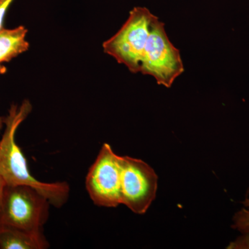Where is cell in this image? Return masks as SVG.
I'll return each mask as SVG.
<instances>
[{
  "label": "cell",
  "instance_id": "cell-1",
  "mask_svg": "<svg viewBox=\"0 0 249 249\" xmlns=\"http://www.w3.org/2000/svg\"><path fill=\"white\" fill-rule=\"evenodd\" d=\"M28 100L20 106L12 105L5 117L4 133L0 140V175L8 186L33 187L47 198L51 205L60 208L67 202L70 188L67 182L45 183L36 179L29 171L26 157L16 142V134L21 124L32 111Z\"/></svg>",
  "mask_w": 249,
  "mask_h": 249
},
{
  "label": "cell",
  "instance_id": "cell-2",
  "mask_svg": "<svg viewBox=\"0 0 249 249\" xmlns=\"http://www.w3.org/2000/svg\"><path fill=\"white\" fill-rule=\"evenodd\" d=\"M50 205L33 187L6 185L0 203V226L41 231L48 220Z\"/></svg>",
  "mask_w": 249,
  "mask_h": 249
},
{
  "label": "cell",
  "instance_id": "cell-3",
  "mask_svg": "<svg viewBox=\"0 0 249 249\" xmlns=\"http://www.w3.org/2000/svg\"><path fill=\"white\" fill-rule=\"evenodd\" d=\"M156 16L145 7H135L115 35L103 43V50L134 73L140 72L144 49Z\"/></svg>",
  "mask_w": 249,
  "mask_h": 249
},
{
  "label": "cell",
  "instance_id": "cell-4",
  "mask_svg": "<svg viewBox=\"0 0 249 249\" xmlns=\"http://www.w3.org/2000/svg\"><path fill=\"white\" fill-rule=\"evenodd\" d=\"M183 72L179 50L170 42L164 23L156 16L144 49L140 73L154 77L159 85L170 88Z\"/></svg>",
  "mask_w": 249,
  "mask_h": 249
},
{
  "label": "cell",
  "instance_id": "cell-5",
  "mask_svg": "<svg viewBox=\"0 0 249 249\" xmlns=\"http://www.w3.org/2000/svg\"><path fill=\"white\" fill-rule=\"evenodd\" d=\"M86 188L95 204L116 208L121 204V156L104 143L86 178Z\"/></svg>",
  "mask_w": 249,
  "mask_h": 249
},
{
  "label": "cell",
  "instance_id": "cell-6",
  "mask_svg": "<svg viewBox=\"0 0 249 249\" xmlns=\"http://www.w3.org/2000/svg\"><path fill=\"white\" fill-rule=\"evenodd\" d=\"M158 177L143 160L121 157V204L136 214H145L155 200Z\"/></svg>",
  "mask_w": 249,
  "mask_h": 249
},
{
  "label": "cell",
  "instance_id": "cell-7",
  "mask_svg": "<svg viewBox=\"0 0 249 249\" xmlns=\"http://www.w3.org/2000/svg\"><path fill=\"white\" fill-rule=\"evenodd\" d=\"M49 247L42 231L29 232L0 226V249H45Z\"/></svg>",
  "mask_w": 249,
  "mask_h": 249
},
{
  "label": "cell",
  "instance_id": "cell-8",
  "mask_svg": "<svg viewBox=\"0 0 249 249\" xmlns=\"http://www.w3.org/2000/svg\"><path fill=\"white\" fill-rule=\"evenodd\" d=\"M28 30L24 26L0 30V64L9 62L29 48L26 40Z\"/></svg>",
  "mask_w": 249,
  "mask_h": 249
},
{
  "label": "cell",
  "instance_id": "cell-9",
  "mask_svg": "<svg viewBox=\"0 0 249 249\" xmlns=\"http://www.w3.org/2000/svg\"><path fill=\"white\" fill-rule=\"evenodd\" d=\"M232 228L242 234H249V206L236 213L232 219Z\"/></svg>",
  "mask_w": 249,
  "mask_h": 249
},
{
  "label": "cell",
  "instance_id": "cell-10",
  "mask_svg": "<svg viewBox=\"0 0 249 249\" xmlns=\"http://www.w3.org/2000/svg\"><path fill=\"white\" fill-rule=\"evenodd\" d=\"M228 249H249V234H243V235L231 242Z\"/></svg>",
  "mask_w": 249,
  "mask_h": 249
},
{
  "label": "cell",
  "instance_id": "cell-11",
  "mask_svg": "<svg viewBox=\"0 0 249 249\" xmlns=\"http://www.w3.org/2000/svg\"><path fill=\"white\" fill-rule=\"evenodd\" d=\"M14 0H0V30L3 29L6 12Z\"/></svg>",
  "mask_w": 249,
  "mask_h": 249
},
{
  "label": "cell",
  "instance_id": "cell-12",
  "mask_svg": "<svg viewBox=\"0 0 249 249\" xmlns=\"http://www.w3.org/2000/svg\"><path fill=\"white\" fill-rule=\"evenodd\" d=\"M6 183L5 182L4 178L0 175V203H1V197H2L3 192H4L5 186Z\"/></svg>",
  "mask_w": 249,
  "mask_h": 249
},
{
  "label": "cell",
  "instance_id": "cell-13",
  "mask_svg": "<svg viewBox=\"0 0 249 249\" xmlns=\"http://www.w3.org/2000/svg\"><path fill=\"white\" fill-rule=\"evenodd\" d=\"M6 67L3 66V65H1V64H0V75L4 74V73H6Z\"/></svg>",
  "mask_w": 249,
  "mask_h": 249
},
{
  "label": "cell",
  "instance_id": "cell-14",
  "mask_svg": "<svg viewBox=\"0 0 249 249\" xmlns=\"http://www.w3.org/2000/svg\"><path fill=\"white\" fill-rule=\"evenodd\" d=\"M4 119L5 117H0V132L2 129L3 124H4Z\"/></svg>",
  "mask_w": 249,
  "mask_h": 249
},
{
  "label": "cell",
  "instance_id": "cell-15",
  "mask_svg": "<svg viewBox=\"0 0 249 249\" xmlns=\"http://www.w3.org/2000/svg\"><path fill=\"white\" fill-rule=\"evenodd\" d=\"M245 204L247 205V206H249V197L247 198V199H246Z\"/></svg>",
  "mask_w": 249,
  "mask_h": 249
}]
</instances>
